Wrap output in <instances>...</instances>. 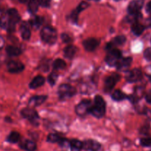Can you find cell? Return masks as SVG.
I'll return each instance as SVG.
<instances>
[{
  "mask_svg": "<svg viewBox=\"0 0 151 151\" xmlns=\"http://www.w3.org/2000/svg\"><path fill=\"white\" fill-rule=\"evenodd\" d=\"M47 97L45 95H37L33 96L31 97L29 100V105L32 107H36V106H41L42 103L45 102Z\"/></svg>",
  "mask_w": 151,
  "mask_h": 151,
  "instance_id": "e0dca14e",
  "label": "cell"
},
{
  "mask_svg": "<svg viewBox=\"0 0 151 151\" xmlns=\"http://www.w3.org/2000/svg\"><path fill=\"white\" fill-rule=\"evenodd\" d=\"M125 41H126V38L124 35H118L114 38L111 43L114 46H118L125 44Z\"/></svg>",
  "mask_w": 151,
  "mask_h": 151,
  "instance_id": "4dcf8cb0",
  "label": "cell"
},
{
  "mask_svg": "<svg viewBox=\"0 0 151 151\" xmlns=\"http://www.w3.org/2000/svg\"><path fill=\"white\" fill-rule=\"evenodd\" d=\"M83 149L86 151H100L101 145L95 140H86L83 142Z\"/></svg>",
  "mask_w": 151,
  "mask_h": 151,
  "instance_id": "ba28073f",
  "label": "cell"
},
{
  "mask_svg": "<svg viewBox=\"0 0 151 151\" xmlns=\"http://www.w3.org/2000/svg\"><path fill=\"white\" fill-rule=\"evenodd\" d=\"M122 58V53L117 49H112L108 52L106 57V62L109 66H116L119 60Z\"/></svg>",
  "mask_w": 151,
  "mask_h": 151,
  "instance_id": "277c9868",
  "label": "cell"
},
{
  "mask_svg": "<svg viewBox=\"0 0 151 151\" xmlns=\"http://www.w3.org/2000/svg\"><path fill=\"white\" fill-rule=\"evenodd\" d=\"M144 57L147 60L150 61L151 60V48L146 49L145 51L144 52Z\"/></svg>",
  "mask_w": 151,
  "mask_h": 151,
  "instance_id": "e575fe53",
  "label": "cell"
},
{
  "mask_svg": "<svg viewBox=\"0 0 151 151\" xmlns=\"http://www.w3.org/2000/svg\"><path fill=\"white\" fill-rule=\"evenodd\" d=\"M44 83H45V78L41 75H38L32 79V81L29 83V86L32 89H35V88L41 87V86L44 85Z\"/></svg>",
  "mask_w": 151,
  "mask_h": 151,
  "instance_id": "ac0fdd59",
  "label": "cell"
},
{
  "mask_svg": "<svg viewBox=\"0 0 151 151\" xmlns=\"http://www.w3.org/2000/svg\"><path fill=\"white\" fill-rule=\"evenodd\" d=\"M76 94V89L69 84H62L59 86L58 95L61 100H66L73 97Z\"/></svg>",
  "mask_w": 151,
  "mask_h": 151,
  "instance_id": "3957f363",
  "label": "cell"
},
{
  "mask_svg": "<svg viewBox=\"0 0 151 151\" xmlns=\"http://www.w3.org/2000/svg\"><path fill=\"white\" fill-rule=\"evenodd\" d=\"M20 147L26 151H35L37 148L35 142L32 140H24L21 143Z\"/></svg>",
  "mask_w": 151,
  "mask_h": 151,
  "instance_id": "d6986e66",
  "label": "cell"
},
{
  "mask_svg": "<svg viewBox=\"0 0 151 151\" xmlns=\"http://www.w3.org/2000/svg\"><path fill=\"white\" fill-rule=\"evenodd\" d=\"M6 52L7 55L10 56H18L22 53V50L20 48L15 46H7L6 47Z\"/></svg>",
  "mask_w": 151,
  "mask_h": 151,
  "instance_id": "603a6c76",
  "label": "cell"
},
{
  "mask_svg": "<svg viewBox=\"0 0 151 151\" xmlns=\"http://www.w3.org/2000/svg\"><path fill=\"white\" fill-rule=\"evenodd\" d=\"M3 45H4V40H3V38H1V36H0V49L3 47Z\"/></svg>",
  "mask_w": 151,
  "mask_h": 151,
  "instance_id": "f35d334b",
  "label": "cell"
},
{
  "mask_svg": "<svg viewBox=\"0 0 151 151\" xmlns=\"http://www.w3.org/2000/svg\"><path fill=\"white\" fill-rule=\"evenodd\" d=\"M7 13L9 16V20H10V24H9L7 30H8V32H12L15 30L16 24L18 22H19V21H20V15H19V12L14 8L10 9V10H7Z\"/></svg>",
  "mask_w": 151,
  "mask_h": 151,
  "instance_id": "5b68a950",
  "label": "cell"
},
{
  "mask_svg": "<svg viewBox=\"0 0 151 151\" xmlns=\"http://www.w3.org/2000/svg\"><path fill=\"white\" fill-rule=\"evenodd\" d=\"M21 3H26L27 1H28V0H19Z\"/></svg>",
  "mask_w": 151,
  "mask_h": 151,
  "instance_id": "60d3db41",
  "label": "cell"
},
{
  "mask_svg": "<svg viewBox=\"0 0 151 151\" xmlns=\"http://www.w3.org/2000/svg\"><path fill=\"white\" fill-rule=\"evenodd\" d=\"M85 50L87 52H93L97 48L100 44V41L94 38H89L86 39L83 43Z\"/></svg>",
  "mask_w": 151,
  "mask_h": 151,
  "instance_id": "7c38bea8",
  "label": "cell"
},
{
  "mask_svg": "<svg viewBox=\"0 0 151 151\" xmlns=\"http://www.w3.org/2000/svg\"><path fill=\"white\" fill-rule=\"evenodd\" d=\"M21 114L24 118L28 119L33 125H37L38 124L39 116H38V113L34 109H30V108H26L22 111Z\"/></svg>",
  "mask_w": 151,
  "mask_h": 151,
  "instance_id": "8992f818",
  "label": "cell"
},
{
  "mask_svg": "<svg viewBox=\"0 0 151 151\" xmlns=\"http://www.w3.org/2000/svg\"><path fill=\"white\" fill-rule=\"evenodd\" d=\"M145 98H146V101H147V103H151V91L147 93V94H146L145 96Z\"/></svg>",
  "mask_w": 151,
  "mask_h": 151,
  "instance_id": "8d00e7d4",
  "label": "cell"
},
{
  "mask_svg": "<svg viewBox=\"0 0 151 151\" xmlns=\"http://www.w3.org/2000/svg\"><path fill=\"white\" fill-rule=\"evenodd\" d=\"M91 101L88 100H84L81 101L75 108V112L78 116H83L87 113H89V109L91 108Z\"/></svg>",
  "mask_w": 151,
  "mask_h": 151,
  "instance_id": "52a82bcc",
  "label": "cell"
},
{
  "mask_svg": "<svg viewBox=\"0 0 151 151\" xmlns=\"http://www.w3.org/2000/svg\"><path fill=\"white\" fill-rule=\"evenodd\" d=\"M69 148L70 151H81L83 149V142L78 139L71 140Z\"/></svg>",
  "mask_w": 151,
  "mask_h": 151,
  "instance_id": "cb8c5ba5",
  "label": "cell"
},
{
  "mask_svg": "<svg viewBox=\"0 0 151 151\" xmlns=\"http://www.w3.org/2000/svg\"><path fill=\"white\" fill-rule=\"evenodd\" d=\"M9 24H10V20H9L8 14L4 13L0 16V27L2 29H7L9 27Z\"/></svg>",
  "mask_w": 151,
  "mask_h": 151,
  "instance_id": "d4e9b609",
  "label": "cell"
},
{
  "mask_svg": "<svg viewBox=\"0 0 151 151\" xmlns=\"http://www.w3.org/2000/svg\"><path fill=\"white\" fill-rule=\"evenodd\" d=\"M146 11L151 15V1H149L146 6Z\"/></svg>",
  "mask_w": 151,
  "mask_h": 151,
  "instance_id": "74e56055",
  "label": "cell"
},
{
  "mask_svg": "<svg viewBox=\"0 0 151 151\" xmlns=\"http://www.w3.org/2000/svg\"><path fill=\"white\" fill-rule=\"evenodd\" d=\"M63 137L56 134H50L47 137V142L51 143H59L63 139Z\"/></svg>",
  "mask_w": 151,
  "mask_h": 151,
  "instance_id": "f546056e",
  "label": "cell"
},
{
  "mask_svg": "<svg viewBox=\"0 0 151 151\" xmlns=\"http://www.w3.org/2000/svg\"><path fill=\"white\" fill-rule=\"evenodd\" d=\"M115 1H119V0H115Z\"/></svg>",
  "mask_w": 151,
  "mask_h": 151,
  "instance_id": "ee69618b",
  "label": "cell"
},
{
  "mask_svg": "<svg viewBox=\"0 0 151 151\" xmlns=\"http://www.w3.org/2000/svg\"><path fill=\"white\" fill-rule=\"evenodd\" d=\"M148 76H149V78H150V80L151 81V73L148 74Z\"/></svg>",
  "mask_w": 151,
  "mask_h": 151,
  "instance_id": "b9f144b4",
  "label": "cell"
},
{
  "mask_svg": "<svg viewBox=\"0 0 151 151\" xmlns=\"http://www.w3.org/2000/svg\"><path fill=\"white\" fill-rule=\"evenodd\" d=\"M19 140H20V134L16 131H13L10 133L7 138V141L12 144L17 143Z\"/></svg>",
  "mask_w": 151,
  "mask_h": 151,
  "instance_id": "83f0119b",
  "label": "cell"
},
{
  "mask_svg": "<svg viewBox=\"0 0 151 151\" xmlns=\"http://www.w3.org/2000/svg\"><path fill=\"white\" fill-rule=\"evenodd\" d=\"M38 6L39 4L38 0H29L28 3V10L32 14H35L38 11Z\"/></svg>",
  "mask_w": 151,
  "mask_h": 151,
  "instance_id": "484cf974",
  "label": "cell"
},
{
  "mask_svg": "<svg viewBox=\"0 0 151 151\" xmlns=\"http://www.w3.org/2000/svg\"><path fill=\"white\" fill-rule=\"evenodd\" d=\"M119 79V76L118 75H111L108 77L105 81V89L107 91H110L114 87L115 84Z\"/></svg>",
  "mask_w": 151,
  "mask_h": 151,
  "instance_id": "9a60e30c",
  "label": "cell"
},
{
  "mask_svg": "<svg viewBox=\"0 0 151 151\" xmlns=\"http://www.w3.org/2000/svg\"><path fill=\"white\" fill-rule=\"evenodd\" d=\"M132 58L131 57H127L124 58H121L119 60V62L116 64V67H117L118 70L119 71H125L128 70L129 67L131 66V63H132Z\"/></svg>",
  "mask_w": 151,
  "mask_h": 151,
  "instance_id": "5bb4252c",
  "label": "cell"
},
{
  "mask_svg": "<svg viewBox=\"0 0 151 151\" xmlns=\"http://www.w3.org/2000/svg\"><path fill=\"white\" fill-rule=\"evenodd\" d=\"M112 98L115 101H122V100H125L127 98V95L125 93L122 92L120 90H116L112 94Z\"/></svg>",
  "mask_w": 151,
  "mask_h": 151,
  "instance_id": "4316f807",
  "label": "cell"
},
{
  "mask_svg": "<svg viewBox=\"0 0 151 151\" xmlns=\"http://www.w3.org/2000/svg\"><path fill=\"white\" fill-rule=\"evenodd\" d=\"M77 52L76 47L73 45H69L65 47L63 50V54L64 56L68 59H72Z\"/></svg>",
  "mask_w": 151,
  "mask_h": 151,
  "instance_id": "ffe728a7",
  "label": "cell"
},
{
  "mask_svg": "<svg viewBox=\"0 0 151 151\" xmlns=\"http://www.w3.org/2000/svg\"><path fill=\"white\" fill-rule=\"evenodd\" d=\"M142 78V72L140 69H134L128 72L126 76V80L129 83H136Z\"/></svg>",
  "mask_w": 151,
  "mask_h": 151,
  "instance_id": "9c48e42d",
  "label": "cell"
},
{
  "mask_svg": "<svg viewBox=\"0 0 151 151\" xmlns=\"http://www.w3.org/2000/svg\"><path fill=\"white\" fill-rule=\"evenodd\" d=\"M41 37L44 42L49 44H53L57 41V31L52 27L46 26L41 29Z\"/></svg>",
  "mask_w": 151,
  "mask_h": 151,
  "instance_id": "7a4b0ae2",
  "label": "cell"
},
{
  "mask_svg": "<svg viewBox=\"0 0 151 151\" xmlns=\"http://www.w3.org/2000/svg\"><path fill=\"white\" fill-rule=\"evenodd\" d=\"M140 144L144 147L151 146V138H143L140 140Z\"/></svg>",
  "mask_w": 151,
  "mask_h": 151,
  "instance_id": "d6a6232c",
  "label": "cell"
},
{
  "mask_svg": "<svg viewBox=\"0 0 151 151\" xmlns=\"http://www.w3.org/2000/svg\"><path fill=\"white\" fill-rule=\"evenodd\" d=\"M131 30H132L133 33L137 36L142 35L145 30V26L142 24L139 23L138 22H135L133 23L132 26H131Z\"/></svg>",
  "mask_w": 151,
  "mask_h": 151,
  "instance_id": "7402d4cb",
  "label": "cell"
},
{
  "mask_svg": "<svg viewBox=\"0 0 151 151\" xmlns=\"http://www.w3.org/2000/svg\"><path fill=\"white\" fill-rule=\"evenodd\" d=\"M147 26L150 27H151V16L150 18H148L147 20Z\"/></svg>",
  "mask_w": 151,
  "mask_h": 151,
  "instance_id": "ab89813d",
  "label": "cell"
},
{
  "mask_svg": "<svg viewBox=\"0 0 151 151\" xmlns=\"http://www.w3.org/2000/svg\"><path fill=\"white\" fill-rule=\"evenodd\" d=\"M61 38H62V40H63V42H65V43H69V42H70L71 41H72V40H71L70 36H69V35H67V34H66V33L62 34Z\"/></svg>",
  "mask_w": 151,
  "mask_h": 151,
  "instance_id": "d590c367",
  "label": "cell"
},
{
  "mask_svg": "<svg viewBox=\"0 0 151 151\" xmlns=\"http://www.w3.org/2000/svg\"><path fill=\"white\" fill-rule=\"evenodd\" d=\"M38 4L40 6L43 7H50L51 0H38Z\"/></svg>",
  "mask_w": 151,
  "mask_h": 151,
  "instance_id": "836d02e7",
  "label": "cell"
},
{
  "mask_svg": "<svg viewBox=\"0 0 151 151\" xmlns=\"http://www.w3.org/2000/svg\"><path fill=\"white\" fill-rule=\"evenodd\" d=\"M43 22H44V19L41 16H34L29 20V24L31 25V27L35 29H38L42 25Z\"/></svg>",
  "mask_w": 151,
  "mask_h": 151,
  "instance_id": "44dd1931",
  "label": "cell"
},
{
  "mask_svg": "<svg viewBox=\"0 0 151 151\" xmlns=\"http://www.w3.org/2000/svg\"><path fill=\"white\" fill-rule=\"evenodd\" d=\"M20 32L22 38L24 40H29L31 36V30L29 28V24L23 22L20 26Z\"/></svg>",
  "mask_w": 151,
  "mask_h": 151,
  "instance_id": "2e32d148",
  "label": "cell"
},
{
  "mask_svg": "<svg viewBox=\"0 0 151 151\" xmlns=\"http://www.w3.org/2000/svg\"><path fill=\"white\" fill-rule=\"evenodd\" d=\"M143 6V1L142 0H133L129 3L128 7V11L129 14H135L140 13V10Z\"/></svg>",
  "mask_w": 151,
  "mask_h": 151,
  "instance_id": "30bf717a",
  "label": "cell"
},
{
  "mask_svg": "<svg viewBox=\"0 0 151 151\" xmlns=\"http://www.w3.org/2000/svg\"><path fill=\"white\" fill-rule=\"evenodd\" d=\"M7 67V70L11 73H19L24 69V66L23 63L19 61H16V60H11V61L8 62Z\"/></svg>",
  "mask_w": 151,
  "mask_h": 151,
  "instance_id": "8fae6325",
  "label": "cell"
},
{
  "mask_svg": "<svg viewBox=\"0 0 151 151\" xmlns=\"http://www.w3.org/2000/svg\"><path fill=\"white\" fill-rule=\"evenodd\" d=\"M52 67L55 70H61L66 67V63L62 59H57L53 62Z\"/></svg>",
  "mask_w": 151,
  "mask_h": 151,
  "instance_id": "f1b7e54d",
  "label": "cell"
},
{
  "mask_svg": "<svg viewBox=\"0 0 151 151\" xmlns=\"http://www.w3.org/2000/svg\"><path fill=\"white\" fill-rule=\"evenodd\" d=\"M88 6V3L86 2V1H82V2L78 6V7H77L75 10H73L72 13H71L70 15L71 21L73 22L74 23H77V22H78V16H79V13H81L82 10H83L84 9L86 8Z\"/></svg>",
  "mask_w": 151,
  "mask_h": 151,
  "instance_id": "4fadbf2b",
  "label": "cell"
},
{
  "mask_svg": "<svg viewBox=\"0 0 151 151\" xmlns=\"http://www.w3.org/2000/svg\"><path fill=\"white\" fill-rule=\"evenodd\" d=\"M89 1H100V0H89Z\"/></svg>",
  "mask_w": 151,
  "mask_h": 151,
  "instance_id": "7bdbcfd3",
  "label": "cell"
},
{
  "mask_svg": "<svg viewBox=\"0 0 151 151\" xmlns=\"http://www.w3.org/2000/svg\"><path fill=\"white\" fill-rule=\"evenodd\" d=\"M58 78V74L56 73V72H52V73L50 74L48 77L49 83H50L51 86H54Z\"/></svg>",
  "mask_w": 151,
  "mask_h": 151,
  "instance_id": "1f68e13d",
  "label": "cell"
},
{
  "mask_svg": "<svg viewBox=\"0 0 151 151\" xmlns=\"http://www.w3.org/2000/svg\"><path fill=\"white\" fill-rule=\"evenodd\" d=\"M89 113L97 118H101L106 114V103L103 97L97 95L94 98V105L91 106Z\"/></svg>",
  "mask_w": 151,
  "mask_h": 151,
  "instance_id": "6da1fadb",
  "label": "cell"
}]
</instances>
